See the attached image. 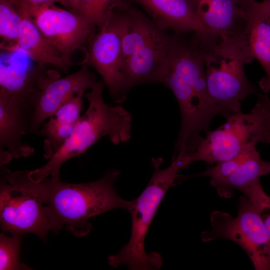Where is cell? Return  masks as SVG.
<instances>
[{"mask_svg":"<svg viewBox=\"0 0 270 270\" xmlns=\"http://www.w3.org/2000/svg\"><path fill=\"white\" fill-rule=\"evenodd\" d=\"M160 82L174 95L180 109L181 126L174 156L190 154L209 130L212 118L222 115L208 90L200 48L194 40L184 42L178 37L164 64Z\"/></svg>","mask_w":270,"mask_h":270,"instance_id":"obj_1","label":"cell"},{"mask_svg":"<svg viewBox=\"0 0 270 270\" xmlns=\"http://www.w3.org/2000/svg\"><path fill=\"white\" fill-rule=\"evenodd\" d=\"M120 174L112 168L94 182L80 184L64 182L58 174L35 182L59 222L80 237L90 232L92 218L114 208L127 210L130 200L122 198L114 187Z\"/></svg>","mask_w":270,"mask_h":270,"instance_id":"obj_2","label":"cell"},{"mask_svg":"<svg viewBox=\"0 0 270 270\" xmlns=\"http://www.w3.org/2000/svg\"><path fill=\"white\" fill-rule=\"evenodd\" d=\"M104 85L97 81L85 96L88 102L86 112L75 124L62 147L42 166L28 171V176L38 182L48 176L60 174L66 162L84 152L104 136L114 145L128 142L131 138L132 116L120 105L112 106L104 100Z\"/></svg>","mask_w":270,"mask_h":270,"instance_id":"obj_3","label":"cell"},{"mask_svg":"<svg viewBox=\"0 0 270 270\" xmlns=\"http://www.w3.org/2000/svg\"><path fill=\"white\" fill-rule=\"evenodd\" d=\"M188 156L172 160L168 168L162 170L158 159L153 162L154 172L146 188L136 198L130 200L128 210L132 219L130 237L128 242L116 254L109 256L110 265L116 268L126 265L132 270H157L162 258L157 252L147 253L145 238L160 204L168 188L174 184L180 170L190 164Z\"/></svg>","mask_w":270,"mask_h":270,"instance_id":"obj_4","label":"cell"},{"mask_svg":"<svg viewBox=\"0 0 270 270\" xmlns=\"http://www.w3.org/2000/svg\"><path fill=\"white\" fill-rule=\"evenodd\" d=\"M122 42V76L127 94L138 84L160 82L170 51L177 38L128 5Z\"/></svg>","mask_w":270,"mask_h":270,"instance_id":"obj_5","label":"cell"},{"mask_svg":"<svg viewBox=\"0 0 270 270\" xmlns=\"http://www.w3.org/2000/svg\"><path fill=\"white\" fill-rule=\"evenodd\" d=\"M28 170L12 172L1 166L0 222L2 232L34 234L46 240L49 231L63 226L46 203Z\"/></svg>","mask_w":270,"mask_h":270,"instance_id":"obj_6","label":"cell"},{"mask_svg":"<svg viewBox=\"0 0 270 270\" xmlns=\"http://www.w3.org/2000/svg\"><path fill=\"white\" fill-rule=\"evenodd\" d=\"M217 129L208 130L196 150L190 155V164L196 161L217 163L234 158L258 142L270 144V98L259 94L250 112L241 111L225 117Z\"/></svg>","mask_w":270,"mask_h":270,"instance_id":"obj_7","label":"cell"},{"mask_svg":"<svg viewBox=\"0 0 270 270\" xmlns=\"http://www.w3.org/2000/svg\"><path fill=\"white\" fill-rule=\"evenodd\" d=\"M204 64L208 92L224 117L241 111V101L256 90L244 66L249 62L234 36L199 45Z\"/></svg>","mask_w":270,"mask_h":270,"instance_id":"obj_8","label":"cell"},{"mask_svg":"<svg viewBox=\"0 0 270 270\" xmlns=\"http://www.w3.org/2000/svg\"><path fill=\"white\" fill-rule=\"evenodd\" d=\"M261 211L246 196L240 198L237 216L212 213V229L202 234L204 242L224 238L231 240L247 253L256 270H270V243Z\"/></svg>","mask_w":270,"mask_h":270,"instance_id":"obj_9","label":"cell"},{"mask_svg":"<svg viewBox=\"0 0 270 270\" xmlns=\"http://www.w3.org/2000/svg\"><path fill=\"white\" fill-rule=\"evenodd\" d=\"M116 10L98 32L92 36L84 65L94 68L114 102L126 98L122 76V42L126 14V9Z\"/></svg>","mask_w":270,"mask_h":270,"instance_id":"obj_10","label":"cell"},{"mask_svg":"<svg viewBox=\"0 0 270 270\" xmlns=\"http://www.w3.org/2000/svg\"><path fill=\"white\" fill-rule=\"evenodd\" d=\"M95 74L83 65L77 72L61 77L54 70L44 68L36 80L37 92L31 120L30 133H37L42 124L75 95L84 93L97 82Z\"/></svg>","mask_w":270,"mask_h":270,"instance_id":"obj_11","label":"cell"},{"mask_svg":"<svg viewBox=\"0 0 270 270\" xmlns=\"http://www.w3.org/2000/svg\"><path fill=\"white\" fill-rule=\"evenodd\" d=\"M28 11L46 40L72 64L70 58L92 34L94 26L80 16L54 4L31 8Z\"/></svg>","mask_w":270,"mask_h":270,"instance_id":"obj_12","label":"cell"},{"mask_svg":"<svg viewBox=\"0 0 270 270\" xmlns=\"http://www.w3.org/2000/svg\"><path fill=\"white\" fill-rule=\"evenodd\" d=\"M35 94L17 96L0 93V162L26 158L34 152L23 140L30 133Z\"/></svg>","mask_w":270,"mask_h":270,"instance_id":"obj_13","label":"cell"},{"mask_svg":"<svg viewBox=\"0 0 270 270\" xmlns=\"http://www.w3.org/2000/svg\"><path fill=\"white\" fill-rule=\"evenodd\" d=\"M249 62L256 60L266 73L260 83L262 90H270V10L264 0H252L246 7L242 29L234 36Z\"/></svg>","mask_w":270,"mask_h":270,"instance_id":"obj_14","label":"cell"},{"mask_svg":"<svg viewBox=\"0 0 270 270\" xmlns=\"http://www.w3.org/2000/svg\"><path fill=\"white\" fill-rule=\"evenodd\" d=\"M202 34V44L232 36L242 29L246 18V0H193Z\"/></svg>","mask_w":270,"mask_h":270,"instance_id":"obj_15","label":"cell"},{"mask_svg":"<svg viewBox=\"0 0 270 270\" xmlns=\"http://www.w3.org/2000/svg\"><path fill=\"white\" fill-rule=\"evenodd\" d=\"M270 174V162L263 160L256 150L228 178L212 186L224 198L232 196L234 190L240 191L263 214L270 208V197L262 190L260 178Z\"/></svg>","mask_w":270,"mask_h":270,"instance_id":"obj_16","label":"cell"},{"mask_svg":"<svg viewBox=\"0 0 270 270\" xmlns=\"http://www.w3.org/2000/svg\"><path fill=\"white\" fill-rule=\"evenodd\" d=\"M45 66L38 65L20 49L1 50L0 93L28 96L37 91L38 76Z\"/></svg>","mask_w":270,"mask_h":270,"instance_id":"obj_17","label":"cell"},{"mask_svg":"<svg viewBox=\"0 0 270 270\" xmlns=\"http://www.w3.org/2000/svg\"><path fill=\"white\" fill-rule=\"evenodd\" d=\"M163 30L170 28L180 34L189 32L200 39L202 32L193 0H134Z\"/></svg>","mask_w":270,"mask_h":270,"instance_id":"obj_18","label":"cell"},{"mask_svg":"<svg viewBox=\"0 0 270 270\" xmlns=\"http://www.w3.org/2000/svg\"><path fill=\"white\" fill-rule=\"evenodd\" d=\"M20 6L22 20L17 48L23 50L32 60L40 66H51L68 72L70 65L60 52L42 34L28 11Z\"/></svg>","mask_w":270,"mask_h":270,"instance_id":"obj_19","label":"cell"},{"mask_svg":"<svg viewBox=\"0 0 270 270\" xmlns=\"http://www.w3.org/2000/svg\"><path fill=\"white\" fill-rule=\"evenodd\" d=\"M62 4L94 27L100 28L117 9L126 8V0H62Z\"/></svg>","mask_w":270,"mask_h":270,"instance_id":"obj_20","label":"cell"},{"mask_svg":"<svg viewBox=\"0 0 270 270\" xmlns=\"http://www.w3.org/2000/svg\"><path fill=\"white\" fill-rule=\"evenodd\" d=\"M22 12L16 0H0L1 50L17 48Z\"/></svg>","mask_w":270,"mask_h":270,"instance_id":"obj_21","label":"cell"},{"mask_svg":"<svg viewBox=\"0 0 270 270\" xmlns=\"http://www.w3.org/2000/svg\"><path fill=\"white\" fill-rule=\"evenodd\" d=\"M76 124L62 121L53 116L42 124L37 134L45 138L43 148L46 158L50 160L62 147Z\"/></svg>","mask_w":270,"mask_h":270,"instance_id":"obj_22","label":"cell"},{"mask_svg":"<svg viewBox=\"0 0 270 270\" xmlns=\"http://www.w3.org/2000/svg\"><path fill=\"white\" fill-rule=\"evenodd\" d=\"M10 234L8 236L2 232L0 235V270L30 269L20 262L22 235Z\"/></svg>","mask_w":270,"mask_h":270,"instance_id":"obj_23","label":"cell"},{"mask_svg":"<svg viewBox=\"0 0 270 270\" xmlns=\"http://www.w3.org/2000/svg\"><path fill=\"white\" fill-rule=\"evenodd\" d=\"M256 150L255 146L252 147L234 158L217 162L215 166L192 176L209 177L211 185L221 182L234 172Z\"/></svg>","mask_w":270,"mask_h":270,"instance_id":"obj_24","label":"cell"},{"mask_svg":"<svg viewBox=\"0 0 270 270\" xmlns=\"http://www.w3.org/2000/svg\"><path fill=\"white\" fill-rule=\"evenodd\" d=\"M75 95L62 104L52 116L62 121L76 124L81 116L83 109V95Z\"/></svg>","mask_w":270,"mask_h":270,"instance_id":"obj_25","label":"cell"},{"mask_svg":"<svg viewBox=\"0 0 270 270\" xmlns=\"http://www.w3.org/2000/svg\"><path fill=\"white\" fill-rule=\"evenodd\" d=\"M20 4L25 8L37 7L59 2L62 4V0H16Z\"/></svg>","mask_w":270,"mask_h":270,"instance_id":"obj_26","label":"cell"},{"mask_svg":"<svg viewBox=\"0 0 270 270\" xmlns=\"http://www.w3.org/2000/svg\"><path fill=\"white\" fill-rule=\"evenodd\" d=\"M267 211L268 212L266 214L264 218H263V219L270 243V209Z\"/></svg>","mask_w":270,"mask_h":270,"instance_id":"obj_27","label":"cell"},{"mask_svg":"<svg viewBox=\"0 0 270 270\" xmlns=\"http://www.w3.org/2000/svg\"><path fill=\"white\" fill-rule=\"evenodd\" d=\"M270 10V0H264Z\"/></svg>","mask_w":270,"mask_h":270,"instance_id":"obj_28","label":"cell"},{"mask_svg":"<svg viewBox=\"0 0 270 270\" xmlns=\"http://www.w3.org/2000/svg\"></svg>","mask_w":270,"mask_h":270,"instance_id":"obj_29","label":"cell"}]
</instances>
